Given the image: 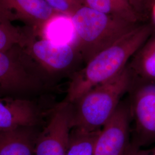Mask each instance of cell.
<instances>
[{"label": "cell", "mask_w": 155, "mask_h": 155, "mask_svg": "<svg viewBox=\"0 0 155 155\" xmlns=\"http://www.w3.org/2000/svg\"><path fill=\"white\" fill-rule=\"evenodd\" d=\"M152 31L150 24L139 25L97 54L71 76L64 101L74 103L89 90L118 74L148 40Z\"/></svg>", "instance_id": "obj_1"}, {"label": "cell", "mask_w": 155, "mask_h": 155, "mask_svg": "<svg viewBox=\"0 0 155 155\" xmlns=\"http://www.w3.org/2000/svg\"><path fill=\"white\" fill-rule=\"evenodd\" d=\"M132 78L128 66L114 77L89 90L72 103V130L84 132L101 130L131 89Z\"/></svg>", "instance_id": "obj_2"}, {"label": "cell", "mask_w": 155, "mask_h": 155, "mask_svg": "<svg viewBox=\"0 0 155 155\" xmlns=\"http://www.w3.org/2000/svg\"><path fill=\"white\" fill-rule=\"evenodd\" d=\"M54 85L25 47L0 51V96L35 99Z\"/></svg>", "instance_id": "obj_3"}, {"label": "cell", "mask_w": 155, "mask_h": 155, "mask_svg": "<svg viewBox=\"0 0 155 155\" xmlns=\"http://www.w3.org/2000/svg\"><path fill=\"white\" fill-rule=\"evenodd\" d=\"M71 17L77 35L75 47L85 64L139 25L85 6Z\"/></svg>", "instance_id": "obj_4"}, {"label": "cell", "mask_w": 155, "mask_h": 155, "mask_svg": "<svg viewBox=\"0 0 155 155\" xmlns=\"http://www.w3.org/2000/svg\"><path fill=\"white\" fill-rule=\"evenodd\" d=\"M25 48L54 84L62 77L70 75L71 77L77 71L76 67L79 63L82 61L77 48L72 45H58L35 38Z\"/></svg>", "instance_id": "obj_5"}, {"label": "cell", "mask_w": 155, "mask_h": 155, "mask_svg": "<svg viewBox=\"0 0 155 155\" xmlns=\"http://www.w3.org/2000/svg\"><path fill=\"white\" fill-rule=\"evenodd\" d=\"M39 132L35 155H66L72 128V105L63 101L52 107Z\"/></svg>", "instance_id": "obj_6"}, {"label": "cell", "mask_w": 155, "mask_h": 155, "mask_svg": "<svg viewBox=\"0 0 155 155\" xmlns=\"http://www.w3.org/2000/svg\"><path fill=\"white\" fill-rule=\"evenodd\" d=\"M132 91L129 103L134 124L132 141L141 148L155 143V84L140 86Z\"/></svg>", "instance_id": "obj_7"}, {"label": "cell", "mask_w": 155, "mask_h": 155, "mask_svg": "<svg viewBox=\"0 0 155 155\" xmlns=\"http://www.w3.org/2000/svg\"><path fill=\"white\" fill-rule=\"evenodd\" d=\"M131 114L129 103L121 102L100 131L93 155H121L130 141Z\"/></svg>", "instance_id": "obj_8"}, {"label": "cell", "mask_w": 155, "mask_h": 155, "mask_svg": "<svg viewBox=\"0 0 155 155\" xmlns=\"http://www.w3.org/2000/svg\"><path fill=\"white\" fill-rule=\"evenodd\" d=\"M47 113L35 99L0 96V130L20 127H41Z\"/></svg>", "instance_id": "obj_9"}, {"label": "cell", "mask_w": 155, "mask_h": 155, "mask_svg": "<svg viewBox=\"0 0 155 155\" xmlns=\"http://www.w3.org/2000/svg\"><path fill=\"white\" fill-rule=\"evenodd\" d=\"M0 12L11 21H20L38 36L45 22L56 13L45 0H0Z\"/></svg>", "instance_id": "obj_10"}, {"label": "cell", "mask_w": 155, "mask_h": 155, "mask_svg": "<svg viewBox=\"0 0 155 155\" xmlns=\"http://www.w3.org/2000/svg\"><path fill=\"white\" fill-rule=\"evenodd\" d=\"M41 129L38 126H27L0 130V155H35Z\"/></svg>", "instance_id": "obj_11"}, {"label": "cell", "mask_w": 155, "mask_h": 155, "mask_svg": "<svg viewBox=\"0 0 155 155\" xmlns=\"http://www.w3.org/2000/svg\"><path fill=\"white\" fill-rule=\"evenodd\" d=\"M132 78V88L155 84V36L148 39L127 64Z\"/></svg>", "instance_id": "obj_12"}, {"label": "cell", "mask_w": 155, "mask_h": 155, "mask_svg": "<svg viewBox=\"0 0 155 155\" xmlns=\"http://www.w3.org/2000/svg\"><path fill=\"white\" fill-rule=\"evenodd\" d=\"M38 36L55 44L75 47L77 35L72 17L56 13L45 22Z\"/></svg>", "instance_id": "obj_13"}, {"label": "cell", "mask_w": 155, "mask_h": 155, "mask_svg": "<svg viewBox=\"0 0 155 155\" xmlns=\"http://www.w3.org/2000/svg\"><path fill=\"white\" fill-rule=\"evenodd\" d=\"M36 36L32 28L15 26L0 12V51L9 50L16 45L25 47Z\"/></svg>", "instance_id": "obj_14"}, {"label": "cell", "mask_w": 155, "mask_h": 155, "mask_svg": "<svg viewBox=\"0 0 155 155\" xmlns=\"http://www.w3.org/2000/svg\"><path fill=\"white\" fill-rule=\"evenodd\" d=\"M83 5L133 24L140 21L129 0H83Z\"/></svg>", "instance_id": "obj_15"}, {"label": "cell", "mask_w": 155, "mask_h": 155, "mask_svg": "<svg viewBox=\"0 0 155 155\" xmlns=\"http://www.w3.org/2000/svg\"><path fill=\"white\" fill-rule=\"evenodd\" d=\"M100 131L84 132L72 129L66 155H93L94 145Z\"/></svg>", "instance_id": "obj_16"}, {"label": "cell", "mask_w": 155, "mask_h": 155, "mask_svg": "<svg viewBox=\"0 0 155 155\" xmlns=\"http://www.w3.org/2000/svg\"><path fill=\"white\" fill-rule=\"evenodd\" d=\"M54 11L72 16L83 6V0H45Z\"/></svg>", "instance_id": "obj_17"}, {"label": "cell", "mask_w": 155, "mask_h": 155, "mask_svg": "<svg viewBox=\"0 0 155 155\" xmlns=\"http://www.w3.org/2000/svg\"><path fill=\"white\" fill-rule=\"evenodd\" d=\"M155 0H129L140 21L146 20L152 11Z\"/></svg>", "instance_id": "obj_18"}, {"label": "cell", "mask_w": 155, "mask_h": 155, "mask_svg": "<svg viewBox=\"0 0 155 155\" xmlns=\"http://www.w3.org/2000/svg\"><path fill=\"white\" fill-rule=\"evenodd\" d=\"M140 148H140L139 146L130 141V143L127 145V148L121 155H137Z\"/></svg>", "instance_id": "obj_19"}, {"label": "cell", "mask_w": 155, "mask_h": 155, "mask_svg": "<svg viewBox=\"0 0 155 155\" xmlns=\"http://www.w3.org/2000/svg\"><path fill=\"white\" fill-rule=\"evenodd\" d=\"M137 155H155V147L150 150H143L140 148Z\"/></svg>", "instance_id": "obj_20"}, {"label": "cell", "mask_w": 155, "mask_h": 155, "mask_svg": "<svg viewBox=\"0 0 155 155\" xmlns=\"http://www.w3.org/2000/svg\"><path fill=\"white\" fill-rule=\"evenodd\" d=\"M151 12H152V15L153 18V20H154V21H155V2H154V4H153V6H152Z\"/></svg>", "instance_id": "obj_21"}]
</instances>
